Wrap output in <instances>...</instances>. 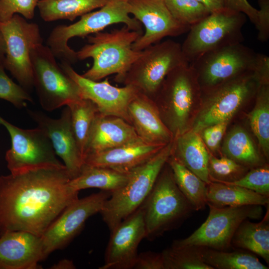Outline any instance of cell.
<instances>
[{"label": "cell", "mask_w": 269, "mask_h": 269, "mask_svg": "<svg viewBox=\"0 0 269 269\" xmlns=\"http://www.w3.org/2000/svg\"><path fill=\"white\" fill-rule=\"evenodd\" d=\"M66 168L45 167L0 176V236L24 231L41 236L78 198Z\"/></svg>", "instance_id": "obj_1"}, {"label": "cell", "mask_w": 269, "mask_h": 269, "mask_svg": "<svg viewBox=\"0 0 269 269\" xmlns=\"http://www.w3.org/2000/svg\"><path fill=\"white\" fill-rule=\"evenodd\" d=\"M142 35L125 25L110 32H99L87 36L88 43L76 51L78 60L91 58L92 67L82 75L98 81L116 74L114 80L121 83L133 63L141 55L134 50L133 43Z\"/></svg>", "instance_id": "obj_2"}, {"label": "cell", "mask_w": 269, "mask_h": 269, "mask_svg": "<svg viewBox=\"0 0 269 269\" xmlns=\"http://www.w3.org/2000/svg\"><path fill=\"white\" fill-rule=\"evenodd\" d=\"M100 9L81 16L77 22L70 25H58L50 32L47 46L55 58L70 64L78 61L76 51L68 44L74 37H84L101 32L114 24L122 23L131 30L143 34L142 24L130 16L128 1L109 0Z\"/></svg>", "instance_id": "obj_3"}, {"label": "cell", "mask_w": 269, "mask_h": 269, "mask_svg": "<svg viewBox=\"0 0 269 269\" xmlns=\"http://www.w3.org/2000/svg\"><path fill=\"white\" fill-rule=\"evenodd\" d=\"M172 141L130 173L128 181L111 194L100 213L110 231L143 203L172 153Z\"/></svg>", "instance_id": "obj_4"}, {"label": "cell", "mask_w": 269, "mask_h": 269, "mask_svg": "<svg viewBox=\"0 0 269 269\" xmlns=\"http://www.w3.org/2000/svg\"><path fill=\"white\" fill-rule=\"evenodd\" d=\"M164 165L142 204L145 238L151 240L174 228L194 209L178 188L171 169Z\"/></svg>", "instance_id": "obj_5"}, {"label": "cell", "mask_w": 269, "mask_h": 269, "mask_svg": "<svg viewBox=\"0 0 269 269\" xmlns=\"http://www.w3.org/2000/svg\"><path fill=\"white\" fill-rule=\"evenodd\" d=\"M30 60L33 88L44 110L51 112L82 98L77 84L57 63L47 45H35Z\"/></svg>", "instance_id": "obj_6"}, {"label": "cell", "mask_w": 269, "mask_h": 269, "mask_svg": "<svg viewBox=\"0 0 269 269\" xmlns=\"http://www.w3.org/2000/svg\"><path fill=\"white\" fill-rule=\"evenodd\" d=\"M198 82L189 63L171 71L152 99L173 138L186 131Z\"/></svg>", "instance_id": "obj_7"}, {"label": "cell", "mask_w": 269, "mask_h": 269, "mask_svg": "<svg viewBox=\"0 0 269 269\" xmlns=\"http://www.w3.org/2000/svg\"><path fill=\"white\" fill-rule=\"evenodd\" d=\"M246 15L226 8L211 13L191 26L181 48L190 63L203 54L223 47L242 43Z\"/></svg>", "instance_id": "obj_8"}, {"label": "cell", "mask_w": 269, "mask_h": 269, "mask_svg": "<svg viewBox=\"0 0 269 269\" xmlns=\"http://www.w3.org/2000/svg\"><path fill=\"white\" fill-rule=\"evenodd\" d=\"M186 63L180 43L170 39L158 42L141 51L120 83L133 86L153 99L166 76Z\"/></svg>", "instance_id": "obj_9"}, {"label": "cell", "mask_w": 269, "mask_h": 269, "mask_svg": "<svg viewBox=\"0 0 269 269\" xmlns=\"http://www.w3.org/2000/svg\"><path fill=\"white\" fill-rule=\"evenodd\" d=\"M209 213L205 222L189 236L175 240L172 246H197L220 251L231 247L233 235L247 219H259L263 214L261 205L217 207L207 205Z\"/></svg>", "instance_id": "obj_10"}, {"label": "cell", "mask_w": 269, "mask_h": 269, "mask_svg": "<svg viewBox=\"0 0 269 269\" xmlns=\"http://www.w3.org/2000/svg\"><path fill=\"white\" fill-rule=\"evenodd\" d=\"M0 29L5 44L3 65L19 84L26 91L33 88L30 51L36 44L43 43L39 27L28 22L19 14L0 22Z\"/></svg>", "instance_id": "obj_11"}, {"label": "cell", "mask_w": 269, "mask_h": 269, "mask_svg": "<svg viewBox=\"0 0 269 269\" xmlns=\"http://www.w3.org/2000/svg\"><path fill=\"white\" fill-rule=\"evenodd\" d=\"M0 125L7 130L11 139V147L5 155L11 173L40 167L65 166L56 157L50 140L41 129H21L1 116Z\"/></svg>", "instance_id": "obj_12"}, {"label": "cell", "mask_w": 269, "mask_h": 269, "mask_svg": "<svg viewBox=\"0 0 269 269\" xmlns=\"http://www.w3.org/2000/svg\"><path fill=\"white\" fill-rule=\"evenodd\" d=\"M256 56L253 49L240 43L206 52L189 63L198 82L210 89L254 72Z\"/></svg>", "instance_id": "obj_13"}, {"label": "cell", "mask_w": 269, "mask_h": 269, "mask_svg": "<svg viewBox=\"0 0 269 269\" xmlns=\"http://www.w3.org/2000/svg\"><path fill=\"white\" fill-rule=\"evenodd\" d=\"M260 82L254 72L218 85L208 93L204 108L194 123L193 131L229 121L244 102L257 91Z\"/></svg>", "instance_id": "obj_14"}, {"label": "cell", "mask_w": 269, "mask_h": 269, "mask_svg": "<svg viewBox=\"0 0 269 269\" xmlns=\"http://www.w3.org/2000/svg\"><path fill=\"white\" fill-rule=\"evenodd\" d=\"M111 194L101 191L77 198L68 205L41 236L44 260L53 252L69 243L87 220L100 212Z\"/></svg>", "instance_id": "obj_15"}, {"label": "cell", "mask_w": 269, "mask_h": 269, "mask_svg": "<svg viewBox=\"0 0 269 269\" xmlns=\"http://www.w3.org/2000/svg\"><path fill=\"white\" fill-rule=\"evenodd\" d=\"M130 13L142 24L144 32L133 43L132 48L141 51L159 42L167 36H176L190 28L177 21L172 15L164 0H129Z\"/></svg>", "instance_id": "obj_16"}, {"label": "cell", "mask_w": 269, "mask_h": 269, "mask_svg": "<svg viewBox=\"0 0 269 269\" xmlns=\"http://www.w3.org/2000/svg\"><path fill=\"white\" fill-rule=\"evenodd\" d=\"M71 65L65 62L60 64L62 69L77 84L82 98L94 103L101 114L121 118L130 124L128 108L139 92L135 87L129 85L116 87L110 84L108 78L101 82L87 79L75 71Z\"/></svg>", "instance_id": "obj_17"}, {"label": "cell", "mask_w": 269, "mask_h": 269, "mask_svg": "<svg viewBox=\"0 0 269 269\" xmlns=\"http://www.w3.org/2000/svg\"><path fill=\"white\" fill-rule=\"evenodd\" d=\"M145 235L144 212L141 206L111 231L105 263L99 269H133L138 246Z\"/></svg>", "instance_id": "obj_18"}, {"label": "cell", "mask_w": 269, "mask_h": 269, "mask_svg": "<svg viewBox=\"0 0 269 269\" xmlns=\"http://www.w3.org/2000/svg\"><path fill=\"white\" fill-rule=\"evenodd\" d=\"M27 112L37 127L49 138L56 154L63 160L72 179L78 175L84 160L72 129L69 107L65 106L58 119L51 118L39 111L28 110Z\"/></svg>", "instance_id": "obj_19"}, {"label": "cell", "mask_w": 269, "mask_h": 269, "mask_svg": "<svg viewBox=\"0 0 269 269\" xmlns=\"http://www.w3.org/2000/svg\"><path fill=\"white\" fill-rule=\"evenodd\" d=\"M44 260L41 236L12 231L0 236V269H37Z\"/></svg>", "instance_id": "obj_20"}, {"label": "cell", "mask_w": 269, "mask_h": 269, "mask_svg": "<svg viewBox=\"0 0 269 269\" xmlns=\"http://www.w3.org/2000/svg\"><path fill=\"white\" fill-rule=\"evenodd\" d=\"M166 144L151 143L140 138L134 141L86 156L84 164L130 173L144 163Z\"/></svg>", "instance_id": "obj_21"}, {"label": "cell", "mask_w": 269, "mask_h": 269, "mask_svg": "<svg viewBox=\"0 0 269 269\" xmlns=\"http://www.w3.org/2000/svg\"><path fill=\"white\" fill-rule=\"evenodd\" d=\"M128 112L130 124L144 141L166 144L173 140L171 133L151 98L138 92L129 103Z\"/></svg>", "instance_id": "obj_22"}, {"label": "cell", "mask_w": 269, "mask_h": 269, "mask_svg": "<svg viewBox=\"0 0 269 269\" xmlns=\"http://www.w3.org/2000/svg\"><path fill=\"white\" fill-rule=\"evenodd\" d=\"M139 138L132 125L123 119L99 112L92 126L83 159L87 155L116 147Z\"/></svg>", "instance_id": "obj_23"}, {"label": "cell", "mask_w": 269, "mask_h": 269, "mask_svg": "<svg viewBox=\"0 0 269 269\" xmlns=\"http://www.w3.org/2000/svg\"><path fill=\"white\" fill-rule=\"evenodd\" d=\"M171 155L207 184L210 155L197 133L185 131L173 139Z\"/></svg>", "instance_id": "obj_24"}, {"label": "cell", "mask_w": 269, "mask_h": 269, "mask_svg": "<svg viewBox=\"0 0 269 269\" xmlns=\"http://www.w3.org/2000/svg\"><path fill=\"white\" fill-rule=\"evenodd\" d=\"M231 247L246 250L259 256L269 264V210L264 218L258 223L252 222L248 219L243 221L233 235Z\"/></svg>", "instance_id": "obj_25"}, {"label": "cell", "mask_w": 269, "mask_h": 269, "mask_svg": "<svg viewBox=\"0 0 269 269\" xmlns=\"http://www.w3.org/2000/svg\"><path fill=\"white\" fill-rule=\"evenodd\" d=\"M130 173L84 164L80 173L70 180L69 185L76 192L84 189L95 188L112 193L127 183Z\"/></svg>", "instance_id": "obj_26"}, {"label": "cell", "mask_w": 269, "mask_h": 269, "mask_svg": "<svg viewBox=\"0 0 269 269\" xmlns=\"http://www.w3.org/2000/svg\"><path fill=\"white\" fill-rule=\"evenodd\" d=\"M269 203V197L239 186L215 182L207 184V205L217 207L264 206Z\"/></svg>", "instance_id": "obj_27"}, {"label": "cell", "mask_w": 269, "mask_h": 269, "mask_svg": "<svg viewBox=\"0 0 269 269\" xmlns=\"http://www.w3.org/2000/svg\"><path fill=\"white\" fill-rule=\"evenodd\" d=\"M109 0H40L37 4L41 18L46 22L59 19L73 21L96 8Z\"/></svg>", "instance_id": "obj_28"}, {"label": "cell", "mask_w": 269, "mask_h": 269, "mask_svg": "<svg viewBox=\"0 0 269 269\" xmlns=\"http://www.w3.org/2000/svg\"><path fill=\"white\" fill-rule=\"evenodd\" d=\"M167 163L178 188L194 210L204 209L207 206V184L171 154Z\"/></svg>", "instance_id": "obj_29"}, {"label": "cell", "mask_w": 269, "mask_h": 269, "mask_svg": "<svg viewBox=\"0 0 269 269\" xmlns=\"http://www.w3.org/2000/svg\"><path fill=\"white\" fill-rule=\"evenodd\" d=\"M239 249L233 252L201 247L203 260L214 269H268L253 253Z\"/></svg>", "instance_id": "obj_30"}, {"label": "cell", "mask_w": 269, "mask_h": 269, "mask_svg": "<svg viewBox=\"0 0 269 269\" xmlns=\"http://www.w3.org/2000/svg\"><path fill=\"white\" fill-rule=\"evenodd\" d=\"M67 106L70 110L72 129L83 157L92 126L99 111L96 104L87 99H80Z\"/></svg>", "instance_id": "obj_31"}, {"label": "cell", "mask_w": 269, "mask_h": 269, "mask_svg": "<svg viewBox=\"0 0 269 269\" xmlns=\"http://www.w3.org/2000/svg\"><path fill=\"white\" fill-rule=\"evenodd\" d=\"M223 151L226 157L241 165H260L261 161L249 134L241 128H236L229 134Z\"/></svg>", "instance_id": "obj_32"}, {"label": "cell", "mask_w": 269, "mask_h": 269, "mask_svg": "<svg viewBox=\"0 0 269 269\" xmlns=\"http://www.w3.org/2000/svg\"><path fill=\"white\" fill-rule=\"evenodd\" d=\"M269 92L267 84L257 90L256 107L250 115L251 128L266 157L269 152Z\"/></svg>", "instance_id": "obj_33"}, {"label": "cell", "mask_w": 269, "mask_h": 269, "mask_svg": "<svg viewBox=\"0 0 269 269\" xmlns=\"http://www.w3.org/2000/svg\"><path fill=\"white\" fill-rule=\"evenodd\" d=\"M201 247L172 246L161 252L164 269H214L203 260Z\"/></svg>", "instance_id": "obj_34"}, {"label": "cell", "mask_w": 269, "mask_h": 269, "mask_svg": "<svg viewBox=\"0 0 269 269\" xmlns=\"http://www.w3.org/2000/svg\"><path fill=\"white\" fill-rule=\"evenodd\" d=\"M173 17L189 27L197 24L211 13L196 0H164Z\"/></svg>", "instance_id": "obj_35"}, {"label": "cell", "mask_w": 269, "mask_h": 269, "mask_svg": "<svg viewBox=\"0 0 269 269\" xmlns=\"http://www.w3.org/2000/svg\"><path fill=\"white\" fill-rule=\"evenodd\" d=\"M208 170L211 182L223 183L239 180L247 172L244 166L226 156H210Z\"/></svg>", "instance_id": "obj_36"}, {"label": "cell", "mask_w": 269, "mask_h": 269, "mask_svg": "<svg viewBox=\"0 0 269 269\" xmlns=\"http://www.w3.org/2000/svg\"><path fill=\"white\" fill-rule=\"evenodd\" d=\"M2 64H0V99L11 103L18 108L26 107L27 102H33L27 91L14 83L6 74Z\"/></svg>", "instance_id": "obj_37"}, {"label": "cell", "mask_w": 269, "mask_h": 269, "mask_svg": "<svg viewBox=\"0 0 269 269\" xmlns=\"http://www.w3.org/2000/svg\"><path fill=\"white\" fill-rule=\"evenodd\" d=\"M226 184L239 186L269 197V167L264 166L253 168L239 180Z\"/></svg>", "instance_id": "obj_38"}, {"label": "cell", "mask_w": 269, "mask_h": 269, "mask_svg": "<svg viewBox=\"0 0 269 269\" xmlns=\"http://www.w3.org/2000/svg\"><path fill=\"white\" fill-rule=\"evenodd\" d=\"M40 0H0V22L10 19L14 14L32 19Z\"/></svg>", "instance_id": "obj_39"}, {"label": "cell", "mask_w": 269, "mask_h": 269, "mask_svg": "<svg viewBox=\"0 0 269 269\" xmlns=\"http://www.w3.org/2000/svg\"><path fill=\"white\" fill-rule=\"evenodd\" d=\"M257 23L255 25L258 30V39L264 42L269 38V0H259Z\"/></svg>", "instance_id": "obj_40"}, {"label": "cell", "mask_w": 269, "mask_h": 269, "mask_svg": "<svg viewBox=\"0 0 269 269\" xmlns=\"http://www.w3.org/2000/svg\"><path fill=\"white\" fill-rule=\"evenodd\" d=\"M228 122L218 123L202 130L204 141L211 150L217 149L226 130Z\"/></svg>", "instance_id": "obj_41"}, {"label": "cell", "mask_w": 269, "mask_h": 269, "mask_svg": "<svg viewBox=\"0 0 269 269\" xmlns=\"http://www.w3.org/2000/svg\"><path fill=\"white\" fill-rule=\"evenodd\" d=\"M133 269H164L161 253L149 251L138 254Z\"/></svg>", "instance_id": "obj_42"}, {"label": "cell", "mask_w": 269, "mask_h": 269, "mask_svg": "<svg viewBox=\"0 0 269 269\" xmlns=\"http://www.w3.org/2000/svg\"><path fill=\"white\" fill-rule=\"evenodd\" d=\"M226 2L228 9L244 14L255 25H256L258 10L251 5L247 0H226Z\"/></svg>", "instance_id": "obj_43"}, {"label": "cell", "mask_w": 269, "mask_h": 269, "mask_svg": "<svg viewBox=\"0 0 269 269\" xmlns=\"http://www.w3.org/2000/svg\"><path fill=\"white\" fill-rule=\"evenodd\" d=\"M260 84H267L269 73V57L265 54L257 53L254 69Z\"/></svg>", "instance_id": "obj_44"}, {"label": "cell", "mask_w": 269, "mask_h": 269, "mask_svg": "<svg viewBox=\"0 0 269 269\" xmlns=\"http://www.w3.org/2000/svg\"><path fill=\"white\" fill-rule=\"evenodd\" d=\"M210 12L223 10L227 8L226 0H196Z\"/></svg>", "instance_id": "obj_45"}, {"label": "cell", "mask_w": 269, "mask_h": 269, "mask_svg": "<svg viewBox=\"0 0 269 269\" xmlns=\"http://www.w3.org/2000/svg\"><path fill=\"white\" fill-rule=\"evenodd\" d=\"M51 269H75V266L72 261L68 259H64L54 265Z\"/></svg>", "instance_id": "obj_46"}, {"label": "cell", "mask_w": 269, "mask_h": 269, "mask_svg": "<svg viewBox=\"0 0 269 269\" xmlns=\"http://www.w3.org/2000/svg\"><path fill=\"white\" fill-rule=\"evenodd\" d=\"M5 55V41L0 29V64L3 63Z\"/></svg>", "instance_id": "obj_47"}, {"label": "cell", "mask_w": 269, "mask_h": 269, "mask_svg": "<svg viewBox=\"0 0 269 269\" xmlns=\"http://www.w3.org/2000/svg\"><path fill=\"white\" fill-rule=\"evenodd\" d=\"M122 0L128 1V0Z\"/></svg>", "instance_id": "obj_48"}]
</instances>
